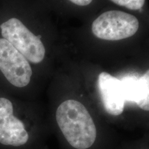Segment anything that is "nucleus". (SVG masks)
I'll return each mask as SVG.
<instances>
[{
  "label": "nucleus",
  "mask_w": 149,
  "mask_h": 149,
  "mask_svg": "<svg viewBox=\"0 0 149 149\" xmlns=\"http://www.w3.org/2000/svg\"><path fill=\"white\" fill-rule=\"evenodd\" d=\"M55 120L67 142L73 148L87 149L95 141V124L81 102L74 100L61 102L56 109Z\"/></svg>",
  "instance_id": "1"
},
{
  "label": "nucleus",
  "mask_w": 149,
  "mask_h": 149,
  "mask_svg": "<svg viewBox=\"0 0 149 149\" xmlns=\"http://www.w3.org/2000/svg\"><path fill=\"white\" fill-rule=\"evenodd\" d=\"M16 100L0 93V149H29L34 132Z\"/></svg>",
  "instance_id": "2"
},
{
  "label": "nucleus",
  "mask_w": 149,
  "mask_h": 149,
  "mask_svg": "<svg viewBox=\"0 0 149 149\" xmlns=\"http://www.w3.org/2000/svg\"><path fill=\"white\" fill-rule=\"evenodd\" d=\"M0 33L29 62L40 64L46 55V48L41 39L24 25L21 20L10 17L0 24Z\"/></svg>",
  "instance_id": "3"
},
{
  "label": "nucleus",
  "mask_w": 149,
  "mask_h": 149,
  "mask_svg": "<svg viewBox=\"0 0 149 149\" xmlns=\"http://www.w3.org/2000/svg\"><path fill=\"white\" fill-rule=\"evenodd\" d=\"M139 26L138 19L133 15L120 10H109L94 20L92 32L101 40L117 41L132 37Z\"/></svg>",
  "instance_id": "4"
},
{
  "label": "nucleus",
  "mask_w": 149,
  "mask_h": 149,
  "mask_svg": "<svg viewBox=\"0 0 149 149\" xmlns=\"http://www.w3.org/2000/svg\"><path fill=\"white\" fill-rule=\"evenodd\" d=\"M0 72L9 85L19 89L26 87L33 75L29 61L3 37H0Z\"/></svg>",
  "instance_id": "5"
},
{
  "label": "nucleus",
  "mask_w": 149,
  "mask_h": 149,
  "mask_svg": "<svg viewBox=\"0 0 149 149\" xmlns=\"http://www.w3.org/2000/svg\"><path fill=\"white\" fill-rule=\"evenodd\" d=\"M98 88L104 109L109 115H120L124 109V97L120 79L107 72L98 77Z\"/></svg>",
  "instance_id": "6"
},
{
  "label": "nucleus",
  "mask_w": 149,
  "mask_h": 149,
  "mask_svg": "<svg viewBox=\"0 0 149 149\" xmlns=\"http://www.w3.org/2000/svg\"><path fill=\"white\" fill-rule=\"evenodd\" d=\"M124 100L137 104L142 98V86L139 78L135 76H126L120 79Z\"/></svg>",
  "instance_id": "7"
},
{
  "label": "nucleus",
  "mask_w": 149,
  "mask_h": 149,
  "mask_svg": "<svg viewBox=\"0 0 149 149\" xmlns=\"http://www.w3.org/2000/svg\"><path fill=\"white\" fill-rule=\"evenodd\" d=\"M139 79L142 86L143 95L141 101L137 104L141 109L149 111V70Z\"/></svg>",
  "instance_id": "8"
},
{
  "label": "nucleus",
  "mask_w": 149,
  "mask_h": 149,
  "mask_svg": "<svg viewBox=\"0 0 149 149\" xmlns=\"http://www.w3.org/2000/svg\"><path fill=\"white\" fill-rule=\"evenodd\" d=\"M115 4L126 7L130 10H137L144 6L145 0H111Z\"/></svg>",
  "instance_id": "9"
},
{
  "label": "nucleus",
  "mask_w": 149,
  "mask_h": 149,
  "mask_svg": "<svg viewBox=\"0 0 149 149\" xmlns=\"http://www.w3.org/2000/svg\"><path fill=\"white\" fill-rule=\"evenodd\" d=\"M70 2L74 3V4L80 6H84L89 5L92 2L93 0H69Z\"/></svg>",
  "instance_id": "10"
}]
</instances>
